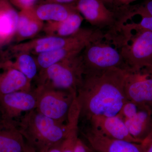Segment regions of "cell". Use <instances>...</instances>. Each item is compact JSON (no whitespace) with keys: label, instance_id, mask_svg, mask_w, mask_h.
I'll list each match as a JSON object with an SVG mask.
<instances>
[{"label":"cell","instance_id":"obj_34","mask_svg":"<svg viewBox=\"0 0 152 152\" xmlns=\"http://www.w3.org/2000/svg\"><path fill=\"white\" fill-rule=\"evenodd\" d=\"M151 68V69H152V67H151V68Z\"/></svg>","mask_w":152,"mask_h":152},{"label":"cell","instance_id":"obj_7","mask_svg":"<svg viewBox=\"0 0 152 152\" xmlns=\"http://www.w3.org/2000/svg\"><path fill=\"white\" fill-rule=\"evenodd\" d=\"M36 110L40 113L62 124H66L68 113L77 94L68 91L37 86Z\"/></svg>","mask_w":152,"mask_h":152},{"label":"cell","instance_id":"obj_10","mask_svg":"<svg viewBox=\"0 0 152 152\" xmlns=\"http://www.w3.org/2000/svg\"><path fill=\"white\" fill-rule=\"evenodd\" d=\"M79 132L95 152H144L142 143L110 138L88 125H82Z\"/></svg>","mask_w":152,"mask_h":152},{"label":"cell","instance_id":"obj_11","mask_svg":"<svg viewBox=\"0 0 152 152\" xmlns=\"http://www.w3.org/2000/svg\"><path fill=\"white\" fill-rule=\"evenodd\" d=\"M138 71L128 70L125 91L128 100L146 105L152 109V72L148 69Z\"/></svg>","mask_w":152,"mask_h":152},{"label":"cell","instance_id":"obj_2","mask_svg":"<svg viewBox=\"0 0 152 152\" xmlns=\"http://www.w3.org/2000/svg\"><path fill=\"white\" fill-rule=\"evenodd\" d=\"M15 121L26 142L36 152L62 142L66 136V123L52 119L36 109L24 114Z\"/></svg>","mask_w":152,"mask_h":152},{"label":"cell","instance_id":"obj_28","mask_svg":"<svg viewBox=\"0 0 152 152\" xmlns=\"http://www.w3.org/2000/svg\"><path fill=\"white\" fill-rule=\"evenodd\" d=\"M62 142L45 148L39 152H61V145Z\"/></svg>","mask_w":152,"mask_h":152},{"label":"cell","instance_id":"obj_1","mask_svg":"<svg viewBox=\"0 0 152 152\" xmlns=\"http://www.w3.org/2000/svg\"><path fill=\"white\" fill-rule=\"evenodd\" d=\"M128 70L112 68L86 73L78 89L80 121L94 116L117 115L128 100L125 86Z\"/></svg>","mask_w":152,"mask_h":152},{"label":"cell","instance_id":"obj_26","mask_svg":"<svg viewBox=\"0 0 152 152\" xmlns=\"http://www.w3.org/2000/svg\"><path fill=\"white\" fill-rule=\"evenodd\" d=\"M75 152H91V151L86 143L79 137L76 143Z\"/></svg>","mask_w":152,"mask_h":152},{"label":"cell","instance_id":"obj_35","mask_svg":"<svg viewBox=\"0 0 152 152\" xmlns=\"http://www.w3.org/2000/svg\"><path fill=\"white\" fill-rule=\"evenodd\" d=\"M151 71H152V69H151Z\"/></svg>","mask_w":152,"mask_h":152},{"label":"cell","instance_id":"obj_33","mask_svg":"<svg viewBox=\"0 0 152 152\" xmlns=\"http://www.w3.org/2000/svg\"><path fill=\"white\" fill-rule=\"evenodd\" d=\"M91 152H95L94 151H93V150L91 149Z\"/></svg>","mask_w":152,"mask_h":152},{"label":"cell","instance_id":"obj_25","mask_svg":"<svg viewBox=\"0 0 152 152\" xmlns=\"http://www.w3.org/2000/svg\"><path fill=\"white\" fill-rule=\"evenodd\" d=\"M12 4L20 11L32 7L37 4L39 0H10Z\"/></svg>","mask_w":152,"mask_h":152},{"label":"cell","instance_id":"obj_29","mask_svg":"<svg viewBox=\"0 0 152 152\" xmlns=\"http://www.w3.org/2000/svg\"><path fill=\"white\" fill-rule=\"evenodd\" d=\"M78 0H39L38 4L45 3H56V4H75Z\"/></svg>","mask_w":152,"mask_h":152},{"label":"cell","instance_id":"obj_13","mask_svg":"<svg viewBox=\"0 0 152 152\" xmlns=\"http://www.w3.org/2000/svg\"><path fill=\"white\" fill-rule=\"evenodd\" d=\"M82 123L110 138L139 143L130 134L124 121L118 115L112 117L94 116Z\"/></svg>","mask_w":152,"mask_h":152},{"label":"cell","instance_id":"obj_17","mask_svg":"<svg viewBox=\"0 0 152 152\" xmlns=\"http://www.w3.org/2000/svg\"><path fill=\"white\" fill-rule=\"evenodd\" d=\"M130 134L140 143H142L152 132V109L142 105L133 118L124 121Z\"/></svg>","mask_w":152,"mask_h":152},{"label":"cell","instance_id":"obj_20","mask_svg":"<svg viewBox=\"0 0 152 152\" xmlns=\"http://www.w3.org/2000/svg\"><path fill=\"white\" fill-rule=\"evenodd\" d=\"M84 18L78 11L74 12L64 20L58 22H48L42 31L45 36L66 37L78 31Z\"/></svg>","mask_w":152,"mask_h":152},{"label":"cell","instance_id":"obj_24","mask_svg":"<svg viewBox=\"0 0 152 152\" xmlns=\"http://www.w3.org/2000/svg\"><path fill=\"white\" fill-rule=\"evenodd\" d=\"M142 105L132 101L127 100L123 106L118 114L124 121L133 118L137 113Z\"/></svg>","mask_w":152,"mask_h":152},{"label":"cell","instance_id":"obj_8","mask_svg":"<svg viewBox=\"0 0 152 152\" xmlns=\"http://www.w3.org/2000/svg\"><path fill=\"white\" fill-rule=\"evenodd\" d=\"M101 31L95 28H89L83 37L61 48L41 54L35 56L39 72L43 70L52 65L80 54L90 42L104 37Z\"/></svg>","mask_w":152,"mask_h":152},{"label":"cell","instance_id":"obj_12","mask_svg":"<svg viewBox=\"0 0 152 152\" xmlns=\"http://www.w3.org/2000/svg\"><path fill=\"white\" fill-rule=\"evenodd\" d=\"M37 97L34 89L0 96V111L5 118L16 121L23 115L37 108Z\"/></svg>","mask_w":152,"mask_h":152},{"label":"cell","instance_id":"obj_19","mask_svg":"<svg viewBox=\"0 0 152 152\" xmlns=\"http://www.w3.org/2000/svg\"><path fill=\"white\" fill-rule=\"evenodd\" d=\"M18 18L19 12L10 0H0V48L13 40Z\"/></svg>","mask_w":152,"mask_h":152},{"label":"cell","instance_id":"obj_6","mask_svg":"<svg viewBox=\"0 0 152 152\" xmlns=\"http://www.w3.org/2000/svg\"><path fill=\"white\" fill-rule=\"evenodd\" d=\"M120 49L129 70L138 71L152 67V31L133 33Z\"/></svg>","mask_w":152,"mask_h":152},{"label":"cell","instance_id":"obj_23","mask_svg":"<svg viewBox=\"0 0 152 152\" xmlns=\"http://www.w3.org/2000/svg\"><path fill=\"white\" fill-rule=\"evenodd\" d=\"M139 15L143 18L152 17V0L134 6H129V16L130 19L134 16Z\"/></svg>","mask_w":152,"mask_h":152},{"label":"cell","instance_id":"obj_3","mask_svg":"<svg viewBox=\"0 0 152 152\" xmlns=\"http://www.w3.org/2000/svg\"><path fill=\"white\" fill-rule=\"evenodd\" d=\"M75 4L84 18L107 39L114 41L119 37L126 23L124 8L110 7L102 0H78Z\"/></svg>","mask_w":152,"mask_h":152},{"label":"cell","instance_id":"obj_15","mask_svg":"<svg viewBox=\"0 0 152 152\" xmlns=\"http://www.w3.org/2000/svg\"><path fill=\"white\" fill-rule=\"evenodd\" d=\"M31 83L20 72L5 62L0 61V96L31 91Z\"/></svg>","mask_w":152,"mask_h":152},{"label":"cell","instance_id":"obj_4","mask_svg":"<svg viewBox=\"0 0 152 152\" xmlns=\"http://www.w3.org/2000/svg\"><path fill=\"white\" fill-rule=\"evenodd\" d=\"M84 75L81 53L39 72L37 86L77 94Z\"/></svg>","mask_w":152,"mask_h":152},{"label":"cell","instance_id":"obj_18","mask_svg":"<svg viewBox=\"0 0 152 152\" xmlns=\"http://www.w3.org/2000/svg\"><path fill=\"white\" fill-rule=\"evenodd\" d=\"M44 25V22L36 16L33 7L20 11L14 40L19 43L34 39L42 31Z\"/></svg>","mask_w":152,"mask_h":152},{"label":"cell","instance_id":"obj_27","mask_svg":"<svg viewBox=\"0 0 152 152\" xmlns=\"http://www.w3.org/2000/svg\"><path fill=\"white\" fill-rule=\"evenodd\" d=\"M137 0H110V6L112 7L119 8L127 7L130 4Z\"/></svg>","mask_w":152,"mask_h":152},{"label":"cell","instance_id":"obj_22","mask_svg":"<svg viewBox=\"0 0 152 152\" xmlns=\"http://www.w3.org/2000/svg\"><path fill=\"white\" fill-rule=\"evenodd\" d=\"M80 107L76 102L72 104L68 113L66 131L62 142L61 152H75L77 140L78 139Z\"/></svg>","mask_w":152,"mask_h":152},{"label":"cell","instance_id":"obj_31","mask_svg":"<svg viewBox=\"0 0 152 152\" xmlns=\"http://www.w3.org/2000/svg\"><path fill=\"white\" fill-rule=\"evenodd\" d=\"M102 1L108 7L110 6V0H102Z\"/></svg>","mask_w":152,"mask_h":152},{"label":"cell","instance_id":"obj_5","mask_svg":"<svg viewBox=\"0 0 152 152\" xmlns=\"http://www.w3.org/2000/svg\"><path fill=\"white\" fill-rule=\"evenodd\" d=\"M81 56L84 74L112 68L129 70L119 48L105 38L90 42Z\"/></svg>","mask_w":152,"mask_h":152},{"label":"cell","instance_id":"obj_14","mask_svg":"<svg viewBox=\"0 0 152 152\" xmlns=\"http://www.w3.org/2000/svg\"><path fill=\"white\" fill-rule=\"evenodd\" d=\"M29 147L17 127L15 121L0 113V152H27Z\"/></svg>","mask_w":152,"mask_h":152},{"label":"cell","instance_id":"obj_16","mask_svg":"<svg viewBox=\"0 0 152 152\" xmlns=\"http://www.w3.org/2000/svg\"><path fill=\"white\" fill-rule=\"evenodd\" d=\"M0 61L5 62L20 72L31 82L35 80L39 72L35 57L24 53H14L6 49L0 50Z\"/></svg>","mask_w":152,"mask_h":152},{"label":"cell","instance_id":"obj_9","mask_svg":"<svg viewBox=\"0 0 152 152\" xmlns=\"http://www.w3.org/2000/svg\"><path fill=\"white\" fill-rule=\"evenodd\" d=\"M88 28H81L73 35L66 37L45 36L35 38L24 42L16 43L7 47L6 50L14 53H24L33 56L52 51L61 48L83 37Z\"/></svg>","mask_w":152,"mask_h":152},{"label":"cell","instance_id":"obj_30","mask_svg":"<svg viewBox=\"0 0 152 152\" xmlns=\"http://www.w3.org/2000/svg\"><path fill=\"white\" fill-rule=\"evenodd\" d=\"M144 152H152V132L142 143Z\"/></svg>","mask_w":152,"mask_h":152},{"label":"cell","instance_id":"obj_21","mask_svg":"<svg viewBox=\"0 0 152 152\" xmlns=\"http://www.w3.org/2000/svg\"><path fill=\"white\" fill-rule=\"evenodd\" d=\"M36 16L42 21L58 22L64 20L77 10L75 4L53 3L38 4L33 7Z\"/></svg>","mask_w":152,"mask_h":152},{"label":"cell","instance_id":"obj_32","mask_svg":"<svg viewBox=\"0 0 152 152\" xmlns=\"http://www.w3.org/2000/svg\"><path fill=\"white\" fill-rule=\"evenodd\" d=\"M27 152H36V151H35L33 148H32L31 146L29 147L28 150Z\"/></svg>","mask_w":152,"mask_h":152}]
</instances>
